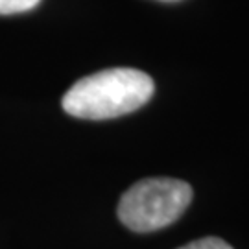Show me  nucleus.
<instances>
[{
	"label": "nucleus",
	"mask_w": 249,
	"mask_h": 249,
	"mask_svg": "<svg viewBox=\"0 0 249 249\" xmlns=\"http://www.w3.org/2000/svg\"><path fill=\"white\" fill-rule=\"evenodd\" d=\"M160 2H179V0H160Z\"/></svg>",
	"instance_id": "39448f33"
},
{
	"label": "nucleus",
	"mask_w": 249,
	"mask_h": 249,
	"mask_svg": "<svg viewBox=\"0 0 249 249\" xmlns=\"http://www.w3.org/2000/svg\"><path fill=\"white\" fill-rule=\"evenodd\" d=\"M179 249H232L229 244L222 238H216V236H207V238H199V240H194L183 246Z\"/></svg>",
	"instance_id": "20e7f679"
},
{
	"label": "nucleus",
	"mask_w": 249,
	"mask_h": 249,
	"mask_svg": "<svg viewBox=\"0 0 249 249\" xmlns=\"http://www.w3.org/2000/svg\"><path fill=\"white\" fill-rule=\"evenodd\" d=\"M153 80L137 69H107L81 78L63 96V109L85 120L133 113L153 96Z\"/></svg>",
	"instance_id": "f257e3e1"
},
{
	"label": "nucleus",
	"mask_w": 249,
	"mask_h": 249,
	"mask_svg": "<svg viewBox=\"0 0 249 249\" xmlns=\"http://www.w3.org/2000/svg\"><path fill=\"white\" fill-rule=\"evenodd\" d=\"M190 201L192 187L181 179H142L120 197L118 218L135 232L159 231L178 222Z\"/></svg>",
	"instance_id": "f03ea898"
},
{
	"label": "nucleus",
	"mask_w": 249,
	"mask_h": 249,
	"mask_svg": "<svg viewBox=\"0 0 249 249\" xmlns=\"http://www.w3.org/2000/svg\"><path fill=\"white\" fill-rule=\"evenodd\" d=\"M41 0H0V15H13L34 9Z\"/></svg>",
	"instance_id": "7ed1b4c3"
}]
</instances>
